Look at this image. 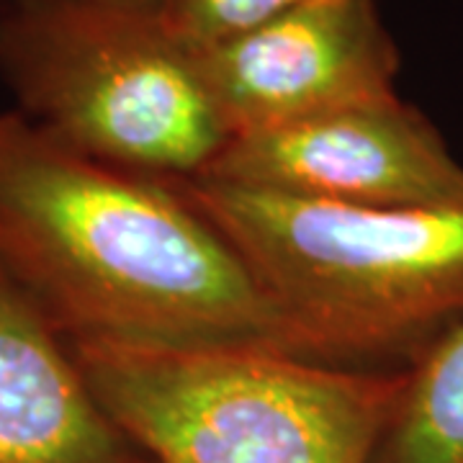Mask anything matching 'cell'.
Segmentation results:
<instances>
[{"instance_id":"6da1fadb","label":"cell","mask_w":463,"mask_h":463,"mask_svg":"<svg viewBox=\"0 0 463 463\" xmlns=\"http://www.w3.org/2000/svg\"><path fill=\"white\" fill-rule=\"evenodd\" d=\"M0 270L65 340L307 355L237 250L165 181L0 111Z\"/></svg>"},{"instance_id":"7a4b0ae2","label":"cell","mask_w":463,"mask_h":463,"mask_svg":"<svg viewBox=\"0 0 463 463\" xmlns=\"http://www.w3.org/2000/svg\"><path fill=\"white\" fill-rule=\"evenodd\" d=\"M245 260L309 358L410 364L463 322V199L345 206L173 183Z\"/></svg>"},{"instance_id":"3957f363","label":"cell","mask_w":463,"mask_h":463,"mask_svg":"<svg viewBox=\"0 0 463 463\" xmlns=\"http://www.w3.org/2000/svg\"><path fill=\"white\" fill-rule=\"evenodd\" d=\"M124 438L155 463H373L404 381L270 347L67 340Z\"/></svg>"},{"instance_id":"277c9868","label":"cell","mask_w":463,"mask_h":463,"mask_svg":"<svg viewBox=\"0 0 463 463\" xmlns=\"http://www.w3.org/2000/svg\"><path fill=\"white\" fill-rule=\"evenodd\" d=\"M0 83L36 129L155 181L203 178L230 139L160 0H0Z\"/></svg>"},{"instance_id":"5b68a950","label":"cell","mask_w":463,"mask_h":463,"mask_svg":"<svg viewBox=\"0 0 463 463\" xmlns=\"http://www.w3.org/2000/svg\"><path fill=\"white\" fill-rule=\"evenodd\" d=\"M196 60L227 137L399 96L402 60L376 0H301Z\"/></svg>"},{"instance_id":"8992f818","label":"cell","mask_w":463,"mask_h":463,"mask_svg":"<svg viewBox=\"0 0 463 463\" xmlns=\"http://www.w3.org/2000/svg\"><path fill=\"white\" fill-rule=\"evenodd\" d=\"M203 178L345 206L463 199V165L430 118L399 96L234 134Z\"/></svg>"},{"instance_id":"52a82bcc","label":"cell","mask_w":463,"mask_h":463,"mask_svg":"<svg viewBox=\"0 0 463 463\" xmlns=\"http://www.w3.org/2000/svg\"><path fill=\"white\" fill-rule=\"evenodd\" d=\"M0 463H145L67 340L0 270Z\"/></svg>"},{"instance_id":"ba28073f","label":"cell","mask_w":463,"mask_h":463,"mask_svg":"<svg viewBox=\"0 0 463 463\" xmlns=\"http://www.w3.org/2000/svg\"><path fill=\"white\" fill-rule=\"evenodd\" d=\"M373 463H463V322L404 368Z\"/></svg>"},{"instance_id":"9c48e42d","label":"cell","mask_w":463,"mask_h":463,"mask_svg":"<svg viewBox=\"0 0 463 463\" xmlns=\"http://www.w3.org/2000/svg\"><path fill=\"white\" fill-rule=\"evenodd\" d=\"M170 32L191 52L252 32L301 0H160Z\"/></svg>"}]
</instances>
